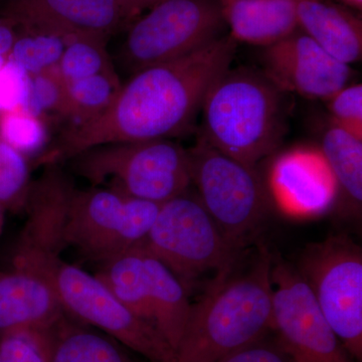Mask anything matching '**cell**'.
Listing matches in <instances>:
<instances>
[{
  "label": "cell",
  "instance_id": "cell-6",
  "mask_svg": "<svg viewBox=\"0 0 362 362\" xmlns=\"http://www.w3.org/2000/svg\"><path fill=\"white\" fill-rule=\"evenodd\" d=\"M142 246L175 274L190 294L204 278L230 274L242 252L235 251L197 195H177L163 202Z\"/></svg>",
  "mask_w": 362,
  "mask_h": 362
},
{
  "label": "cell",
  "instance_id": "cell-21",
  "mask_svg": "<svg viewBox=\"0 0 362 362\" xmlns=\"http://www.w3.org/2000/svg\"><path fill=\"white\" fill-rule=\"evenodd\" d=\"M127 349L65 314L54 325L52 362H135Z\"/></svg>",
  "mask_w": 362,
  "mask_h": 362
},
{
  "label": "cell",
  "instance_id": "cell-15",
  "mask_svg": "<svg viewBox=\"0 0 362 362\" xmlns=\"http://www.w3.org/2000/svg\"><path fill=\"white\" fill-rule=\"evenodd\" d=\"M271 182L278 201L295 213H320L337 197L322 154L311 149L293 150L279 157Z\"/></svg>",
  "mask_w": 362,
  "mask_h": 362
},
{
  "label": "cell",
  "instance_id": "cell-31",
  "mask_svg": "<svg viewBox=\"0 0 362 362\" xmlns=\"http://www.w3.org/2000/svg\"><path fill=\"white\" fill-rule=\"evenodd\" d=\"M218 362H293L277 337L261 339L243 347Z\"/></svg>",
  "mask_w": 362,
  "mask_h": 362
},
{
  "label": "cell",
  "instance_id": "cell-7",
  "mask_svg": "<svg viewBox=\"0 0 362 362\" xmlns=\"http://www.w3.org/2000/svg\"><path fill=\"white\" fill-rule=\"evenodd\" d=\"M188 153L197 199L226 242L242 252L268 214L269 195L257 168L199 139Z\"/></svg>",
  "mask_w": 362,
  "mask_h": 362
},
{
  "label": "cell",
  "instance_id": "cell-1",
  "mask_svg": "<svg viewBox=\"0 0 362 362\" xmlns=\"http://www.w3.org/2000/svg\"><path fill=\"white\" fill-rule=\"evenodd\" d=\"M237 47L226 33L187 56L133 74L103 113L69 125L45 147L35 165L62 164L98 145L173 139L187 132L209 88L232 66Z\"/></svg>",
  "mask_w": 362,
  "mask_h": 362
},
{
  "label": "cell",
  "instance_id": "cell-10",
  "mask_svg": "<svg viewBox=\"0 0 362 362\" xmlns=\"http://www.w3.org/2000/svg\"><path fill=\"white\" fill-rule=\"evenodd\" d=\"M160 204L128 197L108 188H76L69 204L66 247L93 261L140 246L156 220Z\"/></svg>",
  "mask_w": 362,
  "mask_h": 362
},
{
  "label": "cell",
  "instance_id": "cell-35",
  "mask_svg": "<svg viewBox=\"0 0 362 362\" xmlns=\"http://www.w3.org/2000/svg\"><path fill=\"white\" fill-rule=\"evenodd\" d=\"M6 209H4V207L0 204V235H1L2 230H4V220H6Z\"/></svg>",
  "mask_w": 362,
  "mask_h": 362
},
{
  "label": "cell",
  "instance_id": "cell-18",
  "mask_svg": "<svg viewBox=\"0 0 362 362\" xmlns=\"http://www.w3.org/2000/svg\"><path fill=\"white\" fill-rule=\"evenodd\" d=\"M141 247L154 326L175 354L192 312L189 294L168 267L149 254L142 244Z\"/></svg>",
  "mask_w": 362,
  "mask_h": 362
},
{
  "label": "cell",
  "instance_id": "cell-33",
  "mask_svg": "<svg viewBox=\"0 0 362 362\" xmlns=\"http://www.w3.org/2000/svg\"><path fill=\"white\" fill-rule=\"evenodd\" d=\"M18 35V30L0 21V70L8 63L9 54Z\"/></svg>",
  "mask_w": 362,
  "mask_h": 362
},
{
  "label": "cell",
  "instance_id": "cell-32",
  "mask_svg": "<svg viewBox=\"0 0 362 362\" xmlns=\"http://www.w3.org/2000/svg\"><path fill=\"white\" fill-rule=\"evenodd\" d=\"M156 1L157 0H118L126 28Z\"/></svg>",
  "mask_w": 362,
  "mask_h": 362
},
{
  "label": "cell",
  "instance_id": "cell-29",
  "mask_svg": "<svg viewBox=\"0 0 362 362\" xmlns=\"http://www.w3.org/2000/svg\"><path fill=\"white\" fill-rule=\"evenodd\" d=\"M326 103L330 122L362 139V85L345 86Z\"/></svg>",
  "mask_w": 362,
  "mask_h": 362
},
{
  "label": "cell",
  "instance_id": "cell-20",
  "mask_svg": "<svg viewBox=\"0 0 362 362\" xmlns=\"http://www.w3.org/2000/svg\"><path fill=\"white\" fill-rule=\"evenodd\" d=\"M96 276L124 306L154 326L141 245L101 262Z\"/></svg>",
  "mask_w": 362,
  "mask_h": 362
},
{
  "label": "cell",
  "instance_id": "cell-28",
  "mask_svg": "<svg viewBox=\"0 0 362 362\" xmlns=\"http://www.w3.org/2000/svg\"><path fill=\"white\" fill-rule=\"evenodd\" d=\"M25 108L42 120L44 117L68 120L66 83L59 77L56 68L30 77Z\"/></svg>",
  "mask_w": 362,
  "mask_h": 362
},
{
  "label": "cell",
  "instance_id": "cell-4",
  "mask_svg": "<svg viewBox=\"0 0 362 362\" xmlns=\"http://www.w3.org/2000/svg\"><path fill=\"white\" fill-rule=\"evenodd\" d=\"M288 96L262 70L228 69L204 98L197 139L257 168L284 140Z\"/></svg>",
  "mask_w": 362,
  "mask_h": 362
},
{
  "label": "cell",
  "instance_id": "cell-16",
  "mask_svg": "<svg viewBox=\"0 0 362 362\" xmlns=\"http://www.w3.org/2000/svg\"><path fill=\"white\" fill-rule=\"evenodd\" d=\"M298 26L333 58L351 66L362 56V21L335 0H294Z\"/></svg>",
  "mask_w": 362,
  "mask_h": 362
},
{
  "label": "cell",
  "instance_id": "cell-27",
  "mask_svg": "<svg viewBox=\"0 0 362 362\" xmlns=\"http://www.w3.org/2000/svg\"><path fill=\"white\" fill-rule=\"evenodd\" d=\"M0 134L25 156L42 152L47 140L44 121L25 107L0 111Z\"/></svg>",
  "mask_w": 362,
  "mask_h": 362
},
{
  "label": "cell",
  "instance_id": "cell-34",
  "mask_svg": "<svg viewBox=\"0 0 362 362\" xmlns=\"http://www.w3.org/2000/svg\"><path fill=\"white\" fill-rule=\"evenodd\" d=\"M335 1L339 2L342 6L349 7L350 9L361 13L362 9V0H335Z\"/></svg>",
  "mask_w": 362,
  "mask_h": 362
},
{
  "label": "cell",
  "instance_id": "cell-22",
  "mask_svg": "<svg viewBox=\"0 0 362 362\" xmlns=\"http://www.w3.org/2000/svg\"><path fill=\"white\" fill-rule=\"evenodd\" d=\"M121 86L118 74H99L66 84L70 125L87 122L103 113L115 99Z\"/></svg>",
  "mask_w": 362,
  "mask_h": 362
},
{
  "label": "cell",
  "instance_id": "cell-9",
  "mask_svg": "<svg viewBox=\"0 0 362 362\" xmlns=\"http://www.w3.org/2000/svg\"><path fill=\"white\" fill-rule=\"evenodd\" d=\"M321 313L356 362L362 359V252L343 235L309 245L296 267Z\"/></svg>",
  "mask_w": 362,
  "mask_h": 362
},
{
  "label": "cell",
  "instance_id": "cell-23",
  "mask_svg": "<svg viewBox=\"0 0 362 362\" xmlns=\"http://www.w3.org/2000/svg\"><path fill=\"white\" fill-rule=\"evenodd\" d=\"M56 69L66 84L99 74L117 75L107 42L92 39L69 40Z\"/></svg>",
  "mask_w": 362,
  "mask_h": 362
},
{
  "label": "cell",
  "instance_id": "cell-2",
  "mask_svg": "<svg viewBox=\"0 0 362 362\" xmlns=\"http://www.w3.org/2000/svg\"><path fill=\"white\" fill-rule=\"evenodd\" d=\"M61 164L42 166L33 180L23 213L26 221L11 255L0 271V333L52 326L65 315L54 287V274L65 249V226L75 192Z\"/></svg>",
  "mask_w": 362,
  "mask_h": 362
},
{
  "label": "cell",
  "instance_id": "cell-14",
  "mask_svg": "<svg viewBox=\"0 0 362 362\" xmlns=\"http://www.w3.org/2000/svg\"><path fill=\"white\" fill-rule=\"evenodd\" d=\"M262 71L288 94L326 100L350 84L351 66L333 58L302 30L264 47Z\"/></svg>",
  "mask_w": 362,
  "mask_h": 362
},
{
  "label": "cell",
  "instance_id": "cell-12",
  "mask_svg": "<svg viewBox=\"0 0 362 362\" xmlns=\"http://www.w3.org/2000/svg\"><path fill=\"white\" fill-rule=\"evenodd\" d=\"M273 331L293 362H356L324 318L296 267L274 258Z\"/></svg>",
  "mask_w": 362,
  "mask_h": 362
},
{
  "label": "cell",
  "instance_id": "cell-8",
  "mask_svg": "<svg viewBox=\"0 0 362 362\" xmlns=\"http://www.w3.org/2000/svg\"><path fill=\"white\" fill-rule=\"evenodd\" d=\"M225 28L220 0H157L127 26L119 62L131 76L206 47Z\"/></svg>",
  "mask_w": 362,
  "mask_h": 362
},
{
  "label": "cell",
  "instance_id": "cell-19",
  "mask_svg": "<svg viewBox=\"0 0 362 362\" xmlns=\"http://www.w3.org/2000/svg\"><path fill=\"white\" fill-rule=\"evenodd\" d=\"M320 152L337 195L349 211L358 213L362 204V139L329 122L321 138Z\"/></svg>",
  "mask_w": 362,
  "mask_h": 362
},
{
  "label": "cell",
  "instance_id": "cell-13",
  "mask_svg": "<svg viewBox=\"0 0 362 362\" xmlns=\"http://www.w3.org/2000/svg\"><path fill=\"white\" fill-rule=\"evenodd\" d=\"M0 21L21 32L105 42L126 28L118 0H4Z\"/></svg>",
  "mask_w": 362,
  "mask_h": 362
},
{
  "label": "cell",
  "instance_id": "cell-25",
  "mask_svg": "<svg viewBox=\"0 0 362 362\" xmlns=\"http://www.w3.org/2000/svg\"><path fill=\"white\" fill-rule=\"evenodd\" d=\"M32 182L28 157L0 134V204L11 213L25 211Z\"/></svg>",
  "mask_w": 362,
  "mask_h": 362
},
{
  "label": "cell",
  "instance_id": "cell-17",
  "mask_svg": "<svg viewBox=\"0 0 362 362\" xmlns=\"http://www.w3.org/2000/svg\"><path fill=\"white\" fill-rule=\"evenodd\" d=\"M228 35L235 42L267 47L299 30L294 0H220Z\"/></svg>",
  "mask_w": 362,
  "mask_h": 362
},
{
  "label": "cell",
  "instance_id": "cell-30",
  "mask_svg": "<svg viewBox=\"0 0 362 362\" xmlns=\"http://www.w3.org/2000/svg\"><path fill=\"white\" fill-rule=\"evenodd\" d=\"M30 90V77L8 61L0 70V111L25 107Z\"/></svg>",
  "mask_w": 362,
  "mask_h": 362
},
{
  "label": "cell",
  "instance_id": "cell-5",
  "mask_svg": "<svg viewBox=\"0 0 362 362\" xmlns=\"http://www.w3.org/2000/svg\"><path fill=\"white\" fill-rule=\"evenodd\" d=\"M92 187L163 204L192 185L188 149L173 139L98 145L71 158Z\"/></svg>",
  "mask_w": 362,
  "mask_h": 362
},
{
  "label": "cell",
  "instance_id": "cell-26",
  "mask_svg": "<svg viewBox=\"0 0 362 362\" xmlns=\"http://www.w3.org/2000/svg\"><path fill=\"white\" fill-rule=\"evenodd\" d=\"M54 325L28 326L0 333V362H52Z\"/></svg>",
  "mask_w": 362,
  "mask_h": 362
},
{
  "label": "cell",
  "instance_id": "cell-3",
  "mask_svg": "<svg viewBox=\"0 0 362 362\" xmlns=\"http://www.w3.org/2000/svg\"><path fill=\"white\" fill-rule=\"evenodd\" d=\"M273 256L259 247L246 272L216 281L192 304L173 362H218L273 331Z\"/></svg>",
  "mask_w": 362,
  "mask_h": 362
},
{
  "label": "cell",
  "instance_id": "cell-11",
  "mask_svg": "<svg viewBox=\"0 0 362 362\" xmlns=\"http://www.w3.org/2000/svg\"><path fill=\"white\" fill-rule=\"evenodd\" d=\"M54 287L66 315L151 362H173L175 351L158 330L124 306L96 275L62 259Z\"/></svg>",
  "mask_w": 362,
  "mask_h": 362
},
{
  "label": "cell",
  "instance_id": "cell-24",
  "mask_svg": "<svg viewBox=\"0 0 362 362\" xmlns=\"http://www.w3.org/2000/svg\"><path fill=\"white\" fill-rule=\"evenodd\" d=\"M66 42L57 35L18 30L9 62L25 71L28 77L39 75L56 68Z\"/></svg>",
  "mask_w": 362,
  "mask_h": 362
}]
</instances>
